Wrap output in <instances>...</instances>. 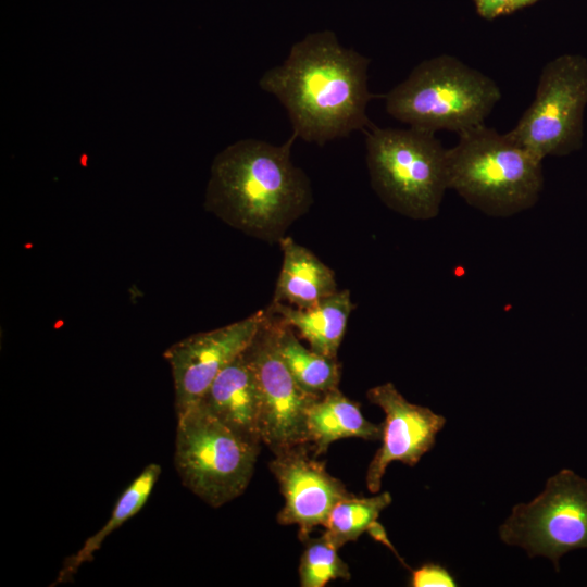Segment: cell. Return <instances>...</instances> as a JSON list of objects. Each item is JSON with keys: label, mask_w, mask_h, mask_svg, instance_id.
I'll list each match as a JSON object with an SVG mask.
<instances>
[{"label": "cell", "mask_w": 587, "mask_h": 587, "mask_svg": "<svg viewBox=\"0 0 587 587\" xmlns=\"http://www.w3.org/2000/svg\"><path fill=\"white\" fill-rule=\"evenodd\" d=\"M369 64V58L341 46L334 32H314L295 42L259 86L285 107L297 138L324 146L374 125L366 114L374 98Z\"/></svg>", "instance_id": "cell-1"}, {"label": "cell", "mask_w": 587, "mask_h": 587, "mask_svg": "<svg viewBox=\"0 0 587 587\" xmlns=\"http://www.w3.org/2000/svg\"><path fill=\"white\" fill-rule=\"evenodd\" d=\"M291 136L282 145L241 139L213 160L204 208L247 235L279 242L313 203L307 174L291 160Z\"/></svg>", "instance_id": "cell-2"}, {"label": "cell", "mask_w": 587, "mask_h": 587, "mask_svg": "<svg viewBox=\"0 0 587 587\" xmlns=\"http://www.w3.org/2000/svg\"><path fill=\"white\" fill-rule=\"evenodd\" d=\"M447 155L449 189L487 215L511 216L539 199L542 160L509 133L473 127L459 134Z\"/></svg>", "instance_id": "cell-3"}, {"label": "cell", "mask_w": 587, "mask_h": 587, "mask_svg": "<svg viewBox=\"0 0 587 587\" xmlns=\"http://www.w3.org/2000/svg\"><path fill=\"white\" fill-rule=\"evenodd\" d=\"M383 97L387 113L409 127L461 134L484 125L501 91L489 76L441 54L419 63Z\"/></svg>", "instance_id": "cell-4"}, {"label": "cell", "mask_w": 587, "mask_h": 587, "mask_svg": "<svg viewBox=\"0 0 587 587\" xmlns=\"http://www.w3.org/2000/svg\"><path fill=\"white\" fill-rule=\"evenodd\" d=\"M365 134L372 188L391 210L413 220L438 215L448 184V149L434 133L371 126Z\"/></svg>", "instance_id": "cell-5"}, {"label": "cell", "mask_w": 587, "mask_h": 587, "mask_svg": "<svg viewBox=\"0 0 587 587\" xmlns=\"http://www.w3.org/2000/svg\"><path fill=\"white\" fill-rule=\"evenodd\" d=\"M176 419L174 464L183 485L213 508L241 496L252 477L260 446L199 404Z\"/></svg>", "instance_id": "cell-6"}, {"label": "cell", "mask_w": 587, "mask_h": 587, "mask_svg": "<svg viewBox=\"0 0 587 587\" xmlns=\"http://www.w3.org/2000/svg\"><path fill=\"white\" fill-rule=\"evenodd\" d=\"M587 105V59L565 53L542 68L535 98L509 132L539 159L566 155L583 143Z\"/></svg>", "instance_id": "cell-7"}, {"label": "cell", "mask_w": 587, "mask_h": 587, "mask_svg": "<svg viewBox=\"0 0 587 587\" xmlns=\"http://www.w3.org/2000/svg\"><path fill=\"white\" fill-rule=\"evenodd\" d=\"M508 545L520 546L530 558L559 560L569 551L587 548V479L569 469L551 476L529 503H519L499 528Z\"/></svg>", "instance_id": "cell-8"}, {"label": "cell", "mask_w": 587, "mask_h": 587, "mask_svg": "<svg viewBox=\"0 0 587 587\" xmlns=\"http://www.w3.org/2000/svg\"><path fill=\"white\" fill-rule=\"evenodd\" d=\"M278 325V319L266 309L245 351L259 390L262 442L274 454L309 444L308 411L320 397L301 389L285 365L277 345Z\"/></svg>", "instance_id": "cell-9"}, {"label": "cell", "mask_w": 587, "mask_h": 587, "mask_svg": "<svg viewBox=\"0 0 587 587\" xmlns=\"http://www.w3.org/2000/svg\"><path fill=\"white\" fill-rule=\"evenodd\" d=\"M265 310L232 324L190 335L171 345L163 357L174 384L176 415L196 405L216 376L252 342Z\"/></svg>", "instance_id": "cell-10"}, {"label": "cell", "mask_w": 587, "mask_h": 587, "mask_svg": "<svg viewBox=\"0 0 587 587\" xmlns=\"http://www.w3.org/2000/svg\"><path fill=\"white\" fill-rule=\"evenodd\" d=\"M366 396L385 413L382 446L366 472L367 489L376 494L391 462L414 466L435 446L436 436L444 428L446 419L427 407L409 402L389 382L369 389Z\"/></svg>", "instance_id": "cell-11"}, {"label": "cell", "mask_w": 587, "mask_h": 587, "mask_svg": "<svg viewBox=\"0 0 587 587\" xmlns=\"http://www.w3.org/2000/svg\"><path fill=\"white\" fill-rule=\"evenodd\" d=\"M270 470L285 500L277 522L298 525L302 541L314 527L325 525L338 501L351 495L324 463L309 457L304 445L275 454Z\"/></svg>", "instance_id": "cell-12"}, {"label": "cell", "mask_w": 587, "mask_h": 587, "mask_svg": "<svg viewBox=\"0 0 587 587\" xmlns=\"http://www.w3.org/2000/svg\"><path fill=\"white\" fill-rule=\"evenodd\" d=\"M245 351L216 376L197 404L246 440L260 446L259 390Z\"/></svg>", "instance_id": "cell-13"}, {"label": "cell", "mask_w": 587, "mask_h": 587, "mask_svg": "<svg viewBox=\"0 0 587 587\" xmlns=\"http://www.w3.org/2000/svg\"><path fill=\"white\" fill-rule=\"evenodd\" d=\"M267 310L279 321L298 330L310 348L327 358L337 359L339 346L354 304L347 289L337 290L308 309H298L279 302H272Z\"/></svg>", "instance_id": "cell-14"}, {"label": "cell", "mask_w": 587, "mask_h": 587, "mask_svg": "<svg viewBox=\"0 0 587 587\" xmlns=\"http://www.w3.org/2000/svg\"><path fill=\"white\" fill-rule=\"evenodd\" d=\"M283 264L272 302L308 309L335 294V273L311 250L285 236L279 242Z\"/></svg>", "instance_id": "cell-15"}, {"label": "cell", "mask_w": 587, "mask_h": 587, "mask_svg": "<svg viewBox=\"0 0 587 587\" xmlns=\"http://www.w3.org/2000/svg\"><path fill=\"white\" fill-rule=\"evenodd\" d=\"M308 438L314 447V457L327 451L329 445L341 438L366 440L382 438L383 427L369 422L360 407L338 388L320 396L308 411Z\"/></svg>", "instance_id": "cell-16"}, {"label": "cell", "mask_w": 587, "mask_h": 587, "mask_svg": "<svg viewBox=\"0 0 587 587\" xmlns=\"http://www.w3.org/2000/svg\"><path fill=\"white\" fill-rule=\"evenodd\" d=\"M160 474L161 466L157 463H150L133 479L118 497L107 523L88 537L77 551L65 558L52 586L73 580L79 569L93 560L96 552L101 548L107 537L145 507Z\"/></svg>", "instance_id": "cell-17"}, {"label": "cell", "mask_w": 587, "mask_h": 587, "mask_svg": "<svg viewBox=\"0 0 587 587\" xmlns=\"http://www.w3.org/2000/svg\"><path fill=\"white\" fill-rule=\"evenodd\" d=\"M278 322V351L298 386L315 396L338 388L340 365L337 359L305 348L291 327L283 324L279 319Z\"/></svg>", "instance_id": "cell-18"}, {"label": "cell", "mask_w": 587, "mask_h": 587, "mask_svg": "<svg viewBox=\"0 0 587 587\" xmlns=\"http://www.w3.org/2000/svg\"><path fill=\"white\" fill-rule=\"evenodd\" d=\"M390 503L391 496L388 491L372 497L350 495L332 509L324 525L325 533L339 549L367 532L377 522L379 513Z\"/></svg>", "instance_id": "cell-19"}, {"label": "cell", "mask_w": 587, "mask_h": 587, "mask_svg": "<svg viewBox=\"0 0 587 587\" xmlns=\"http://www.w3.org/2000/svg\"><path fill=\"white\" fill-rule=\"evenodd\" d=\"M300 558L299 577L302 587H322L333 579H350L348 565L338 555V548L324 532L307 538Z\"/></svg>", "instance_id": "cell-20"}, {"label": "cell", "mask_w": 587, "mask_h": 587, "mask_svg": "<svg viewBox=\"0 0 587 587\" xmlns=\"http://www.w3.org/2000/svg\"><path fill=\"white\" fill-rule=\"evenodd\" d=\"M409 585L412 587H454L458 584L445 566L425 563L412 571Z\"/></svg>", "instance_id": "cell-21"}, {"label": "cell", "mask_w": 587, "mask_h": 587, "mask_svg": "<svg viewBox=\"0 0 587 587\" xmlns=\"http://www.w3.org/2000/svg\"><path fill=\"white\" fill-rule=\"evenodd\" d=\"M515 0H475L478 13L485 18H492L515 10Z\"/></svg>", "instance_id": "cell-22"}, {"label": "cell", "mask_w": 587, "mask_h": 587, "mask_svg": "<svg viewBox=\"0 0 587 587\" xmlns=\"http://www.w3.org/2000/svg\"><path fill=\"white\" fill-rule=\"evenodd\" d=\"M367 533L377 541L384 544L385 546H387L389 549L392 550V552L395 554L398 555L397 551L394 549V546L390 544V541L388 540V537L386 535V532L384 529V527L378 523V522H375L371 527L370 529L367 530Z\"/></svg>", "instance_id": "cell-23"}, {"label": "cell", "mask_w": 587, "mask_h": 587, "mask_svg": "<svg viewBox=\"0 0 587 587\" xmlns=\"http://www.w3.org/2000/svg\"><path fill=\"white\" fill-rule=\"evenodd\" d=\"M533 1H535V0H521L520 4H519V8H521V7L525 5V4H528V3L533 2Z\"/></svg>", "instance_id": "cell-24"}, {"label": "cell", "mask_w": 587, "mask_h": 587, "mask_svg": "<svg viewBox=\"0 0 587 587\" xmlns=\"http://www.w3.org/2000/svg\"><path fill=\"white\" fill-rule=\"evenodd\" d=\"M520 1H521V0H515V1H514V8H515V9L519 8Z\"/></svg>", "instance_id": "cell-25"}]
</instances>
